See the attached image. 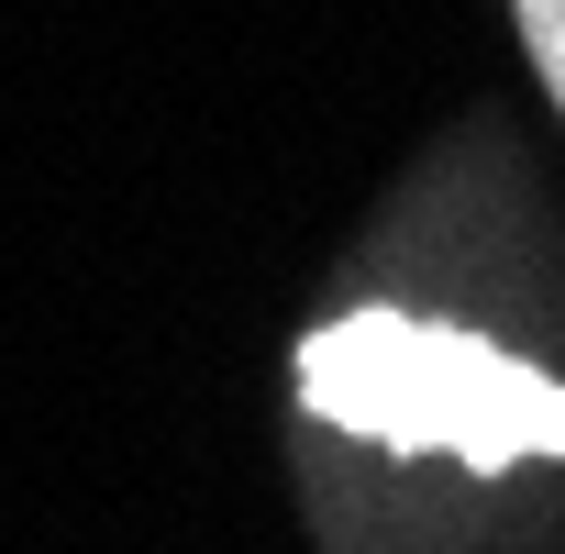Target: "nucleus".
<instances>
[{"instance_id": "obj_2", "label": "nucleus", "mask_w": 565, "mask_h": 554, "mask_svg": "<svg viewBox=\"0 0 565 554\" xmlns=\"http://www.w3.org/2000/svg\"><path fill=\"white\" fill-rule=\"evenodd\" d=\"M510 23H521V45H532V78H543V100L565 111V0H510Z\"/></svg>"}, {"instance_id": "obj_1", "label": "nucleus", "mask_w": 565, "mask_h": 554, "mask_svg": "<svg viewBox=\"0 0 565 554\" xmlns=\"http://www.w3.org/2000/svg\"><path fill=\"white\" fill-rule=\"evenodd\" d=\"M300 411L455 466L565 455V377L499 355L466 322H411V311H333L322 333H300Z\"/></svg>"}]
</instances>
